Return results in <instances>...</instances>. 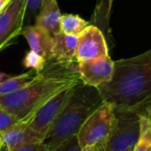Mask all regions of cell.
Listing matches in <instances>:
<instances>
[{
	"label": "cell",
	"instance_id": "21",
	"mask_svg": "<svg viewBox=\"0 0 151 151\" xmlns=\"http://www.w3.org/2000/svg\"><path fill=\"white\" fill-rule=\"evenodd\" d=\"M12 151H48V148L43 142H39L25 145Z\"/></svg>",
	"mask_w": 151,
	"mask_h": 151
},
{
	"label": "cell",
	"instance_id": "10",
	"mask_svg": "<svg viewBox=\"0 0 151 151\" xmlns=\"http://www.w3.org/2000/svg\"><path fill=\"white\" fill-rule=\"evenodd\" d=\"M31 116L19 119L1 134V142L5 151H12L25 145L42 142L30 128Z\"/></svg>",
	"mask_w": 151,
	"mask_h": 151
},
{
	"label": "cell",
	"instance_id": "9",
	"mask_svg": "<svg viewBox=\"0 0 151 151\" xmlns=\"http://www.w3.org/2000/svg\"><path fill=\"white\" fill-rule=\"evenodd\" d=\"M77 70L82 84L98 88L112 79L114 61L110 56L82 61L78 63Z\"/></svg>",
	"mask_w": 151,
	"mask_h": 151
},
{
	"label": "cell",
	"instance_id": "14",
	"mask_svg": "<svg viewBox=\"0 0 151 151\" xmlns=\"http://www.w3.org/2000/svg\"><path fill=\"white\" fill-rule=\"evenodd\" d=\"M39 72L32 69L25 73L0 81V96L14 93L29 85L38 76Z\"/></svg>",
	"mask_w": 151,
	"mask_h": 151
},
{
	"label": "cell",
	"instance_id": "1",
	"mask_svg": "<svg viewBox=\"0 0 151 151\" xmlns=\"http://www.w3.org/2000/svg\"><path fill=\"white\" fill-rule=\"evenodd\" d=\"M98 90L104 102L115 106L116 113L147 116L151 111V49L114 61L112 79Z\"/></svg>",
	"mask_w": 151,
	"mask_h": 151
},
{
	"label": "cell",
	"instance_id": "28",
	"mask_svg": "<svg viewBox=\"0 0 151 151\" xmlns=\"http://www.w3.org/2000/svg\"><path fill=\"white\" fill-rule=\"evenodd\" d=\"M0 141H1V134H0Z\"/></svg>",
	"mask_w": 151,
	"mask_h": 151
},
{
	"label": "cell",
	"instance_id": "8",
	"mask_svg": "<svg viewBox=\"0 0 151 151\" xmlns=\"http://www.w3.org/2000/svg\"><path fill=\"white\" fill-rule=\"evenodd\" d=\"M109 56V49L102 31L96 26L89 25L78 36L77 63L101 58Z\"/></svg>",
	"mask_w": 151,
	"mask_h": 151
},
{
	"label": "cell",
	"instance_id": "27",
	"mask_svg": "<svg viewBox=\"0 0 151 151\" xmlns=\"http://www.w3.org/2000/svg\"><path fill=\"white\" fill-rule=\"evenodd\" d=\"M104 151H115V150H105Z\"/></svg>",
	"mask_w": 151,
	"mask_h": 151
},
{
	"label": "cell",
	"instance_id": "18",
	"mask_svg": "<svg viewBox=\"0 0 151 151\" xmlns=\"http://www.w3.org/2000/svg\"><path fill=\"white\" fill-rule=\"evenodd\" d=\"M19 119L4 110L3 107L0 106V134H2L4 131L10 128L12 126L16 124Z\"/></svg>",
	"mask_w": 151,
	"mask_h": 151
},
{
	"label": "cell",
	"instance_id": "15",
	"mask_svg": "<svg viewBox=\"0 0 151 151\" xmlns=\"http://www.w3.org/2000/svg\"><path fill=\"white\" fill-rule=\"evenodd\" d=\"M88 26H89L88 21L83 19L79 15L63 14L61 16L60 28L61 32L65 35L78 37Z\"/></svg>",
	"mask_w": 151,
	"mask_h": 151
},
{
	"label": "cell",
	"instance_id": "23",
	"mask_svg": "<svg viewBox=\"0 0 151 151\" xmlns=\"http://www.w3.org/2000/svg\"><path fill=\"white\" fill-rule=\"evenodd\" d=\"M9 0H0V11L5 6V4L8 3Z\"/></svg>",
	"mask_w": 151,
	"mask_h": 151
},
{
	"label": "cell",
	"instance_id": "20",
	"mask_svg": "<svg viewBox=\"0 0 151 151\" xmlns=\"http://www.w3.org/2000/svg\"><path fill=\"white\" fill-rule=\"evenodd\" d=\"M42 0H27V8H26V15L25 21L28 19L30 20L37 12H39Z\"/></svg>",
	"mask_w": 151,
	"mask_h": 151
},
{
	"label": "cell",
	"instance_id": "16",
	"mask_svg": "<svg viewBox=\"0 0 151 151\" xmlns=\"http://www.w3.org/2000/svg\"><path fill=\"white\" fill-rule=\"evenodd\" d=\"M141 134L133 151H151V120L146 116H141Z\"/></svg>",
	"mask_w": 151,
	"mask_h": 151
},
{
	"label": "cell",
	"instance_id": "2",
	"mask_svg": "<svg viewBox=\"0 0 151 151\" xmlns=\"http://www.w3.org/2000/svg\"><path fill=\"white\" fill-rule=\"evenodd\" d=\"M77 65H65L53 59L47 61L36 79L29 85L0 96V106L19 119L33 115L56 95L81 83Z\"/></svg>",
	"mask_w": 151,
	"mask_h": 151
},
{
	"label": "cell",
	"instance_id": "12",
	"mask_svg": "<svg viewBox=\"0 0 151 151\" xmlns=\"http://www.w3.org/2000/svg\"><path fill=\"white\" fill-rule=\"evenodd\" d=\"M78 37L68 35L63 32H59L53 36L52 46V59L56 62L71 65L76 61V50H77Z\"/></svg>",
	"mask_w": 151,
	"mask_h": 151
},
{
	"label": "cell",
	"instance_id": "26",
	"mask_svg": "<svg viewBox=\"0 0 151 151\" xmlns=\"http://www.w3.org/2000/svg\"><path fill=\"white\" fill-rule=\"evenodd\" d=\"M3 148V145H2V142L0 141V150H1V149Z\"/></svg>",
	"mask_w": 151,
	"mask_h": 151
},
{
	"label": "cell",
	"instance_id": "7",
	"mask_svg": "<svg viewBox=\"0 0 151 151\" xmlns=\"http://www.w3.org/2000/svg\"><path fill=\"white\" fill-rule=\"evenodd\" d=\"M26 8L27 0H9L0 11V50L20 35Z\"/></svg>",
	"mask_w": 151,
	"mask_h": 151
},
{
	"label": "cell",
	"instance_id": "24",
	"mask_svg": "<svg viewBox=\"0 0 151 151\" xmlns=\"http://www.w3.org/2000/svg\"><path fill=\"white\" fill-rule=\"evenodd\" d=\"M112 2H113V0H108V3H109V9H111V4H112Z\"/></svg>",
	"mask_w": 151,
	"mask_h": 151
},
{
	"label": "cell",
	"instance_id": "25",
	"mask_svg": "<svg viewBox=\"0 0 151 151\" xmlns=\"http://www.w3.org/2000/svg\"><path fill=\"white\" fill-rule=\"evenodd\" d=\"M146 117L150 118V120H151V111H150V112H149V113H148V115H147Z\"/></svg>",
	"mask_w": 151,
	"mask_h": 151
},
{
	"label": "cell",
	"instance_id": "19",
	"mask_svg": "<svg viewBox=\"0 0 151 151\" xmlns=\"http://www.w3.org/2000/svg\"><path fill=\"white\" fill-rule=\"evenodd\" d=\"M81 148L79 145L77 135H74L58 146L57 148L48 151H81Z\"/></svg>",
	"mask_w": 151,
	"mask_h": 151
},
{
	"label": "cell",
	"instance_id": "6",
	"mask_svg": "<svg viewBox=\"0 0 151 151\" xmlns=\"http://www.w3.org/2000/svg\"><path fill=\"white\" fill-rule=\"evenodd\" d=\"M116 115L118 124L106 144L105 150L133 151L141 134V116L129 112L116 113Z\"/></svg>",
	"mask_w": 151,
	"mask_h": 151
},
{
	"label": "cell",
	"instance_id": "22",
	"mask_svg": "<svg viewBox=\"0 0 151 151\" xmlns=\"http://www.w3.org/2000/svg\"><path fill=\"white\" fill-rule=\"evenodd\" d=\"M81 151H98V150L94 146H90V147H86V148L81 149Z\"/></svg>",
	"mask_w": 151,
	"mask_h": 151
},
{
	"label": "cell",
	"instance_id": "5",
	"mask_svg": "<svg viewBox=\"0 0 151 151\" xmlns=\"http://www.w3.org/2000/svg\"><path fill=\"white\" fill-rule=\"evenodd\" d=\"M76 87L69 88L56 95L31 115L30 128L42 142L67 105Z\"/></svg>",
	"mask_w": 151,
	"mask_h": 151
},
{
	"label": "cell",
	"instance_id": "11",
	"mask_svg": "<svg viewBox=\"0 0 151 151\" xmlns=\"http://www.w3.org/2000/svg\"><path fill=\"white\" fill-rule=\"evenodd\" d=\"M20 34L26 38L31 50L47 61L52 59L53 36L46 29L36 25H29L23 27Z\"/></svg>",
	"mask_w": 151,
	"mask_h": 151
},
{
	"label": "cell",
	"instance_id": "17",
	"mask_svg": "<svg viewBox=\"0 0 151 151\" xmlns=\"http://www.w3.org/2000/svg\"><path fill=\"white\" fill-rule=\"evenodd\" d=\"M46 63H47L46 59H44L42 57H41L40 55H38L33 50L27 52L23 59V65L25 67L32 68L38 72L43 69Z\"/></svg>",
	"mask_w": 151,
	"mask_h": 151
},
{
	"label": "cell",
	"instance_id": "4",
	"mask_svg": "<svg viewBox=\"0 0 151 151\" xmlns=\"http://www.w3.org/2000/svg\"><path fill=\"white\" fill-rule=\"evenodd\" d=\"M118 124L115 106L104 102L83 123L77 134L81 149L94 146L98 151L105 150L106 144Z\"/></svg>",
	"mask_w": 151,
	"mask_h": 151
},
{
	"label": "cell",
	"instance_id": "3",
	"mask_svg": "<svg viewBox=\"0 0 151 151\" xmlns=\"http://www.w3.org/2000/svg\"><path fill=\"white\" fill-rule=\"evenodd\" d=\"M104 103L96 88L82 83L75 88L67 105L58 118L43 143L51 150L71 137L77 135L85 120Z\"/></svg>",
	"mask_w": 151,
	"mask_h": 151
},
{
	"label": "cell",
	"instance_id": "13",
	"mask_svg": "<svg viewBox=\"0 0 151 151\" xmlns=\"http://www.w3.org/2000/svg\"><path fill=\"white\" fill-rule=\"evenodd\" d=\"M61 16L57 0H42L35 25L46 29L54 36L61 32Z\"/></svg>",
	"mask_w": 151,
	"mask_h": 151
}]
</instances>
